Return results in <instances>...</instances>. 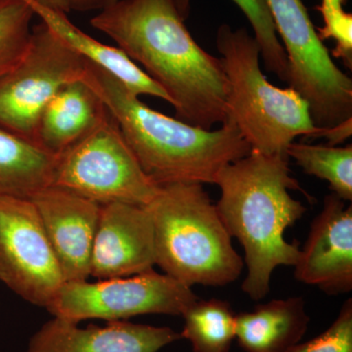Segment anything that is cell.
I'll use <instances>...</instances> for the list:
<instances>
[{
  "instance_id": "cell-1",
  "label": "cell",
  "mask_w": 352,
  "mask_h": 352,
  "mask_svg": "<svg viewBox=\"0 0 352 352\" xmlns=\"http://www.w3.org/2000/svg\"><path fill=\"white\" fill-rule=\"evenodd\" d=\"M90 24L143 67L170 97L176 119L207 131L228 119L221 60L196 43L175 0H119Z\"/></svg>"
},
{
  "instance_id": "cell-2",
  "label": "cell",
  "mask_w": 352,
  "mask_h": 352,
  "mask_svg": "<svg viewBox=\"0 0 352 352\" xmlns=\"http://www.w3.org/2000/svg\"><path fill=\"white\" fill-rule=\"evenodd\" d=\"M289 159L252 150L224 166L215 180L221 192L215 205L220 219L244 248L248 274L242 289L252 300L268 295L275 268L295 266L300 256V244L284 238L286 229L307 212L302 201L289 193H305L291 176Z\"/></svg>"
},
{
  "instance_id": "cell-3",
  "label": "cell",
  "mask_w": 352,
  "mask_h": 352,
  "mask_svg": "<svg viewBox=\"0 0 352 352\" xmlns=\"http://www.w3.org/2000/svg\"><path fill=\"white\" fill-rule=\"evenodd\" d=\"M83 80L100 96L145 175L157 186L215 184L219 171L252 151L232 119L207 131L157 112L115 76L87 61Z\"/></svg>"
},
{
  "instance_id": "cell-4",
  "label": "cell",
  "mask_w": 352,
  "mask_h": 352,
  "mask_svg": "<svg viewBox=\"0 0 352 352\" xmlns=\"http://www.w3.org/2000/svg\"><path fill=\"white\" fill-rule=\"evenodd\" d=\"M146 207L154 226L156 264L164 274L191 288L226 286L239 278L244 261L203 185L160 186Z\"/></svg>"
},
{
  "instance_id": "cell-5",
  "label": "cell",
  "mask_w": 352,
  "mask_h": 352,
  "mask_svg": "<svg viewBox=\"0 0 352 352\" xmlns=\"http://www.w3.org/2000/svg\"><path fill=\"white\" fill-rule=\"evenodd\" d=\"M215 43L228 80V117L252 150L287 155L296 138H311L317 126L307 102L291 87L268 82L259 65L258 43L247 30L221 25Z\"/></svg>"
},
{
  "instance_id": "cell-6",
  "label": "cell",
  "mask_w": 352,
  "mask_h": 352,
  "mask_svg": "<svg viewBox=\"0 0 352 352\" xmlns=\"http://www.w3.org/2000/svg\"><path fill=\"white\" fill-rule=\"evenodd\" d=\"M51 186L100 206H147L160 189L145 175L111 113L87 138L58 155Z\"/></svg>"
},
{
  "instance_id": "cell-7",
  "label": "cell",
  "mask_w": 352,
  "mask_h": 352,
  "mask_svg": "<svg viewBox=\"0 0 352 352\" xmlns=\"http://www.w3.org/2000/svg\"><path fill=\"white\" fill-rule=\"evenodd\" d=\"M289 63V87L307 102L317 127L352 119V80L336 65L302 0H265Z\"/></svg>"
},
{
  "instance_id": "cell-8",
  "label": "cell",
  "mask_w": 352,
  "mask_h": 352,
  "mask_svg": "<svg viewBox=\"0 0 352 352\" xmlns=\"http://www.w3.org/2000/svg\"><path fill=\"white\" fill-rule=\"evenodd\" d=\"M85 69L87 60L43 22L32 25L24 57L0 80V127L36 143L44 108L62 87L82 78Z\"/></svg>"
},
{
  "instance_id": "cell-9",
  "label": "cell",
  "mask_w": 352,
  "mask_h": 352,
  "mask_svg": "<svg viewBox=\"0 0 352 352\" xmlns=\"http://www.w3.org/2000/svg\"><path fill=\"white\" fill-rule=\"evenodd\" d=\"M198 298L191 287L153 270L95 283L65 282L46 309L76 323L87 319L120 321L138 315H182Z\"/></svg>"
},
{
  "instance_id": "cell-10",
  "label": "cell",
  "mask_w": 352,
  "mask_h": 352,
  "mask_svg": "<svg viewBox=\"0 0 352 352\" xmlns=\"http://www.w3.org/2000/svg\"><path fill=\"white\" fill-rule=\"evenodd\" d=\"M0 281L46 308L65 283L63 273L30 199L0 197Z\"/></svg>"
},
{
  "instance_id": "cell-11",
  "label": "cell",
  "mask_w": 352,
  "mask_h": 352,
  "mask_svg": "<svg viewBox=\"0 0 352 352\" xmlns=\"http://www.w3.org/2000/svg\"><path fill=\"white\" fill-rule=\"evenodd\" d=\"M154 226L146 206H101L90 258V276L129 277L154 270Z\"/></svg>"
},
{
  "instance_id": "cell-12",
  "label": "cell",
  "mask_w": 352,
  "mask_h": 352,
  "mask_svg": "<svg viewBox=\"0 0 352 352\" xmlns=\"http://www.w3.org/2000/svg\"><path fill=\"white\" fill-rule=\"evenodd\" d=\"M335 194L324 200L295 265V277L329 295L352 289V206Z\"/></svg>"
},
{
  "instance_id": "cell-13",
  "label": "cell",
  "mask_w": 352,
  "mask_h": 352,
  "mask_svg": "<svg viewBox=\"0 0 352 352\" xmlns=\"http://www.w3.org/2000/svg\"><path fill=\"white\" fill-rule=\"evenodd\" d=\"M36 206L65 282L85 281L101 206L50 186L31 199Z\"/></svg>"
},
{
  "instance_id": "cell-14",
  "label": "cell",
  "mask_w": 352,
  "mask_h": 352,
  "mask_svg": "<svg viewBox=\"0 0 352 352\" xmlns=\"http://www.w3.org/2000/svg\"><path fill=\"white\" fill-rule=\"evenodd\" d=\"M180 338L168 327L120 320L80 328L54 317L32 336L27 352H157Z\"/></svg>"
},
{
  "instance_id": "cell-15",
  "label": "cell",
  "mask_w": 352,
  "mask_h": 352,
  "mask_svg": "<svg viewBox=\"0 0 352 352\" xmlns=\"http://www.w3.org/2000/svg\"><path fill=\"white\" fill-rule=\"evenodd\" d=\"M109 117L110 112L100 96L80 78L62 87L44 108L36 143L58 156L87 138Z\"/></svg>"
},
{
  "instance_id": "cell-16",
  "label": "cell",
  "mask_w": 352,
  "mask_h": 352,
  "mask_svg": "<svg viewBox=\"0 0 352 352\" xmlns=\"http://www.w3.org/2000/svg\"><path fill=\"white\" fill-rule=\"evenodd\" d=\"M25 1L31 6L34 15L38 16L41 22L69 47L82 55L87 61L115 76L132 94L138 96L157 97L170 104L168 94L119 47L102 43L88 36L74 25L63 11L44 6L38 0Z\"/></svg>"
},
{
  "instance_id": "cell-17",
  "label": "cell",
  "mask_w": 352,
  "mask_h": 352,
  "mask_svg": "<svg viewBox=\"0 0 352 352\" xmlns=\"http://www.w3.org/2000/svg\"><path fill=\"white\" fill-rule=\"evenodd\" d=\"M302 296L273 300L236 315V339L245 352H288L307 333Z\"/></svg>"
},
{
  "instance_id": "cell-18",
  "label": "cell",
  "mask_w": 352,
  "mask_h": 352,
  "mask_svg": "<svg viewBox=\"0 0 352 352\" xmlns=\"http://www.w3.org/2000/svg\"><path fill=\"white\" fill-rule=\"evenodd\" d=\"M56 155L0 127V197L31 199L52 184Z\"/></svg>"
},
{
  "instance_id": "cell-19",
  "label": "cell",
  "mask_w": 352,
  "mask_h": 352,
  "mask_svg": "<svg viewBox=\"0 0 352 352\" xmlns=\"http://www.w3.org/2000/svg\"><path fill=\"white\" fill-rule=\"evenodd\" d=\"M180 337L191 342L194 352H228L236 339V314L230 305L219 298H200L182 314Z\"/></svg>"
},
{
  "instance_id": "cell-20",
  "label": "cell",
  "mask_w": 352,
  "mask_h": 352,
  "mask_svg": "<svg viewBox=\"0 0 352 352\" xmlns=\"http://www.w3.org/2000/svg\"><path fill=\"white\" fill-rule=\"evenodd\" d=\"M286 154L307 175L327 180L335 195L351 201V145L342 148L293 142L287 148Z\"/></svg>"
},
{
  "instance_id": "cell-21",
  "label": "cell",
  "mask_w": 352,
  "mask_h": 352,
  "mask_svg": "<svg viewBox=\"0 0 352 352\" xmlns=\"http://www.w3.org/2000/svg\"><path fill=\"white\" fill-rule=\"evenodd\" d=\"M178 10L186 20L188 18L191 0H175ZM249 20L256 43L261 50L266 69L282 80L289 82V63L283 45L278 36L270 8L265 0H232Z\"/></svg>"
},
{
  "instance_id": "cell-22",
  "label": "cell",
  "mask_w": 352,
  "mask_h": 352,
  "mask_svg": "<svg viewBox=\"0 0 352 352\" xmlns=\"http://www.w3.org/2000/svg\"><path fill=\"white\" fill-rule=\"evenodd\" d=\"M34 16L25 0H0V80L24 57Z\"/></svg>"
},
{
  "instance_id": "cell-23",
  "label": "cell",
  "mask_w": 352,
  "mask_h": 352,
  "mask_svg": "<svg viewBox=\"0 0 352 352\" xmlns=\"http://www.w3.org/2000/svg\"><path fill=\"white\" fill-rule=\"evenodd\" d=\"M346 0H322L316 7L323 17V27L316 32L322 41L333 39L336 47L333 57L342 61L344 66L352 69V15L344 10Z\"/></svg>"
},
{
  "instance_id": "cell-24",
  "label": "cell",
  "mask_w": 352,
  "mask_h": 352,
  "mask_svg": "<svg viewBox=\"0 0 352 352\" xmlns=\"http://www.w3.org/2000/svg\"><path fill=\"white\" fill-rule=\"evenodd\" d=\"M288 352H352V300L340 309L332 325L318 337L298 344Z\"/></svg>"
},
{
  "instance_id": "cell-25",
  "label": "cell",
  "mask_w": 352,
  "mask_h": 352,
  "mask_svg": "<svg viewBox=\"0 0 352 352\" xmlns=\"http://www.w3.org/2000/svg\"><path fill=\"white\" fill-rule=\"evenodd\" d=\"M352 119L344 120L339 126L333 127H317L316 131L312 134V138H323L328 140L329 146H337L342 144L347 139L351 138Z\"/></svg>"
},
{
  "instance_id": "cell-26",
  "label": "cell",
  "mask_w": 352,
  "mask_h": 352,
  "mask_svg": "<svg viewBox=\"0 0 352 352\" xmlns=\"http://www.w3.org/2000/svg\"><path fill=\"white\" fill-rule=\"evenodd\" d=\"M119 0H65L69 11H102L113 6Z\"/></svg>"
},
{
  "instance_id": "cell-27",
  "label": "cell",
  "mask_w": 352,
  "mask_h": 352,
  "mask_svg": "<svg viewBox=\"0 0 352 352\" xmlns=\"http://www.w3.org/2000/svg\"><path fill=\"white\" fill-rule=\"evenodd\" d=\"M38 1L44 4V6L51 7V8L69 13V9L65 0H38Z\"/></svg>"
}]
</instances>
